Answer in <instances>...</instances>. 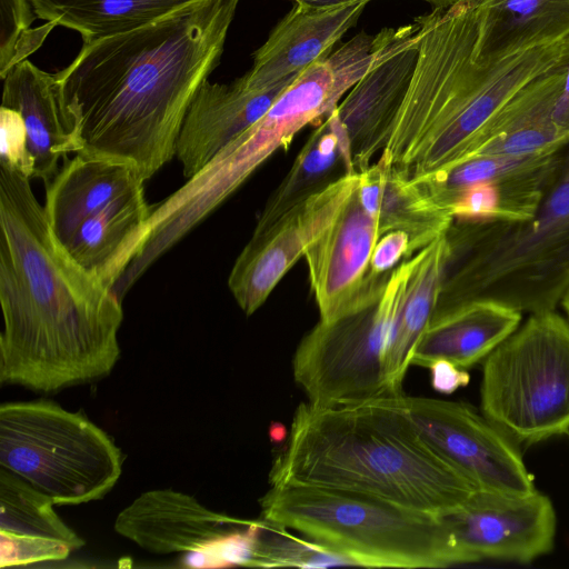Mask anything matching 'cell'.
<instances>
[{"mask_svg": "<svg viewBox=\"0 0 569 569\" xmlns=\"http://www.w3.org/2000/svg\"><path fill=\"white\" fill-rule=\"evenodd\" d=\"M241 0H192L147 24L83 43L57 72L80 151L147 181L176 156L187 110L220 62Z\"/></svg>", "mask_w": 569, "mask_h": 569, "instance_id": "1", "label": "cell"}, {"mask_svg": "<svg viewBox=\"0 0 569 569\" xmlns=\"http://www.w3.org/2000/svg\"><path fill=\"white\" fill-rule=\"evenodd\" d=\"M29 180L0 167V382L48 393L111 372L123 311L58 241Z\"/></svg>", "mask_w": 569, "mask_h": 569, "instance_id": "2", "label": "cell"}, {"mask_svg": "<svg viewBox=\"0 0 569 569\" xmlns=\"http://www.w3.org/2000/svg\"><path fill=\"white\" fill-rule=\"evenodd\" d=\"M418 60L386 147L387 160L416 180L450 169L483 146L495 117L569 49V34L490 63H476L475 0L415 19Z\"/></svg>", "mask_w": 569, "mask_h": 569, "instance_id": "3", "label": "cell"}, {"mask_svg": "<svg viewBox=\"0 0 569 569\" xmlns=\"http://www.w3.org/2000/svg\"><path fill=\"white\" fill-rule=\"evenodd\" d=\"M270 485H306L362 493L437 516L477 488L421 437L397 395L295 411Z\"/></svg>", "mask_w": 569, "mask_h": 569, "instance_id": "4", "label": "cell"}, {"mask_svg": "<svg viewBox=\"0 0 569 569\" xmlns=\"http://www.w3.org/2000/svg\"><path fill=\"white\" fill-rule=\"evenodd\" d=\"M387 40L365 32L305 69L251 127L178 190L151 207L131 267L144 273L307 124L320 123L378 61Z\"/></svg>", "mask_w": 569, "mask_h": 569, "instance_id": "5", "label": "cell"}, {"mask_svg": "<svg viewBox=\"0 0 569 569\" xmlns=\"http://www.w3.org/2000/svg\"><path fill=\"white\" fill-rule=\"evenodd\" d=\"M436 320L476 301L556 310L569 290V142L538 208L520 221L453 219Z\"/></svg>", "mask_w": 569, "mask_h": 569, "instance_id": "6", "label": "cell"}, {"mask_svg": "<svg viewBox=\"0 0 569 569\" xmlns=\"http://www.w3.org/2000/svg\"><path fill=\"white\" fill-rule=\"evenodd\" d=\"M261 519L336 549L357 566L442 568L463 563L441 516L371 496L306 485H271Z\"/></svg>", "mask_w": 569, "mask_h": 569, "instance_id": "7", "label": "cell"}, {"mask_svg": "<svg viewBox=\"0 0 569 569\" xmlns=\"http://www.w3.org/2000/svg\"><path fill=\"white\" fill-rule=\"evenodd\" d=\"M122 460L113 440L81 412L44 399L0 406V467L56 505L103 498L118 482Z\"/></svg>", "mask_w": 569, "mask_h": 569, "instance_id": "8", "label": "cell"}, {"mask_svg": "<svg viewBox=\"0 0 569 569\" xmlns=\"http://www.w3.org/2000/svg\"><path fill=\"white\" fill-rule=\"evenodd\" d=\"M481 412L518 445L569 431V321L531 313L483 360Z\"/></svg>", "mask_w": 569, "mask_h": 569, "instance_id": "9", "label": "cell"}, {"mask_svg": "<svg viewBox=\"0 0 569 569\" xmlns=\"http://www.w3.org/2000/svg\"><path fill=\"white\" fill-rule=\"evenodd\" d=\"M403 261L390 273L380 298L301 339L292 359L296 382L310 405L335 407L390 396L383 357L403 290Z\"/></svg>", "mask_w": 569, "mask_h": 569, "instance_id": "10", "label": "cell"}, {"mask_svg": "<svg viewBox=\"0 0 569 569\" xmlns=\"http://www.w3.org/2000/svg\"><path fill=\"white\" fill-rule=\"evenodd\" d=\"M565 146L527 156H477L415 181L453 219L520 221L538 208Z\"/></svg>", "mask_w": 569, "mask_h": 569, "instance_id": "11", "label": "cell"}, {"mask_svg": "<svg viewBox=\"0 0 569 569\" xmlns=\"http://www.w3.org/2000/svg\"><path fill=\"white\" fill-rule=\"evenodd\" d=\"M397 399L421 437L477 489L536 490L519 445L469 405L403 392Z\"/></svg>", "mask_w": 569, "mask_h": 569, "instance_id": "12", "label": "cell"}, {"mask_svg": "<svg viewBox=\"0 0 569 569\" xmlns=\"http://www.w3.org/2000/svg\"><path fill=\"white\" fill-rule=\"evenodd\" d=\"M441 517L463 563L485 559L529 563L553 548L556 512L551 500L538 490L477 489L462 506Z\"/></svg>", "mask_w": 569, "mask_h": 569, "instance_id": "13", "label": "cell"}, {"mask_svg": "<svg viewBox=\"0 0 569 569\" xmlns=\"http://www.w3.org/2000/svg\"><path fill=\"white\" fill-rule=\"evenodd\" d=\"M359 186V173L347 172L282 216L260 233H252L234 261L228 287L240 309L250 316L330 226Z\"/></svg>", "mask_w": 569, "mask_h": 569, "instance_id": "14", "label": "cell"}, {"mask_svg": "<svg viewBox=\"0 0 569 569\" xmlns=\"http://www.w3.org/2000/svg\"><path fill=\"white\" fill-rule=\"evenodd\" d=\"M378 239L377 223L357 188L303 256L321 321H333L382 296L391 272L377 276L371 270Z\"/></svg>", "mask_w": 569, "mask_h": 569, "instance_id": "15", "label": "cell"}, {"mask_svg": "<svg viewBox=\"0 0 569 569\" xmlns=\"http://www.w3.org/2000/svg\"><path fill=\"white\" fill-rule=\"evenodd\" d=\"M413 30L378 61L337 106L345 128L349 156L360 173L387 144L408 93L418 60V30Z\"/></svg>", "mask_w": 569, "mask_h": 569, "instance_id": "16", "label": "cell"}, {"mask_svg": "<svg viewBox=\"0 0 569 569\" xmlns=\"http://www.w3.org/2000/svg\"><path fill=\"white\" fill-rule=\"evenodd\" d=\"M298 76L270 87H254L243 76L231 83L207 80L194 94L177 138L176 157L183 176H194L256 123Z\"/></svg>", "mask_w": 569, "mask_h": 569, "instance_id": "17", "label": "cell"}, {"mask_svg": "<svg viewBox=\"0 0 569 569\" xmlns=\"http://www.w3.org/2000/svg\"><path fill=\"white\" fill-rule=\"evenodd\" d=\"M172 489L141 493L114 521V530L148 552L169 555L206 548L246 523Z\"/></svg>", "mask_w": 569, "mask_h": 569, "instance_id": "18", "label": "cell"}, {"mask_svg": "<svg viewBox=\"0 0 569 569\" xmlns=\"http://www.w3.org/2000/svg\"><path fill=\"white\" fill-rule=\"evenodd\" d=\"M367 3L356 1L328 9L296 3L254 52L244 79L254 87H270L300 74L332 52L335 44L357 23Z\"/></svg>", "mask_w": 569, "mask_h": 569, "instance_id": "19", "label": "cell"}, {"mask_svg": "<svg viewBox=\"0 0 569 569\" xmlns=\"http://www.w3.org/2000/svg\"><path fill=\"white\" fill-rule=\"evenodd\" d=\"M3 107L23 119L32 178L46 184L58 172L68 153L80 151L77 131L66 111L57 73H49L28 59L13 66L2 78Z\"/></svg>", "mask_w": 569, "mask_h": 569, "instance_id": "20", "label": "cell"}, {"mask_svg": "<svg viewBox=\"0 0 569 569\" xmlns=\"http://www.w3.org/2000/svg\"><path fill=\"white\" fill-rule=\"evenodd\" d=\"M46 184L44 210L62 243L81 221L114 200L143 188L146 180L126 162L77 152Z\"/></svg>", "mask_w": 569, "mask_h": 569, "instance_id": "21", "label": "cell"}, {"mask_svg": "<svg viewBox=\"0 0 569 569\" xmlns=\"http://www.w3.org/2000/svg\"><path fill=\"white\" fill-rule=\"evenodd\" d=\"M358 193L375 219L380 236L403 231L410 239L409 258L447 233L453 217L380 153L359 173Z\"/></svg>", "mask_w": 569, "mask_h": 569, "instance_id": "22", "label": "cell"}, {"mask_svg": "<svg viewBox=\"0 0 569 569\" xmlns=\"http://www.w3.org/2000/svg\"><path fill=\"white\" fill-rule=\"evenodd\" d=\"M150 212L143 187L81 221L61 246L113 290L139 248Z\"/></svg>", "mask_w": 569, "mask_h": 569, "instance_id": "23", "label": "cell"}, {"mask_svg": "<svg viewBox=\"0 0 569 569\" xmlns=\"http://www.w3.org/2000/svg\"><path fill=\"white\" fill-rule=\"evenodd\" d=\"M522 313L492 301H476L430 321L411 365L429 368L440 359L469 369L485 360L520 326Z\"/></svg>", "mask_w": 569, "mask_h": 569, "instance_id": "24", "label": "cell"}, {"mask_svg": "<svg viewBox=\"0 0 569 569\" xmlns=\"http://www.w3.org/2000/svg\"><path fill=\"white\" fill-rule=\"evenodd\" d=\"M476 63H490L569 34V0H475Z\"/></svg>", "mask_w": 569, "mask_h": 569, "instance_id": "25", "label": "cell"}, {"mask_svg": "<svg viewBox=\"0 0 569 569\" xmlns=\"http://www.w3.org/2000/svg\"><path fill=\"white\" fill-rule=\"evenodd\" d=\"M447 258L446 234L403 260V290L390 329L383 368L391 395L402 392V381L416 346L429 326Z\"/></svg>", "mask_w": 569, "mask_h": 569, "instance_id": "26", "label": "cell"}, {"mask_svg": "<svg viewBox=\"0 0 569 569\" xmlns=\"http://www.w3.org/2000/svg\"><path fill=\"white\" fill-rule=\"evenodd\" d=\"M357 172L349 156L345 128L336 109L312 131L289 172L266 202L253 230L260 233L282 216L340 178Z\"/></svg>", "mask_w": 569, "mask_h": 569, "instance_id": "27", "label": "cell"}, {"mask_svg": "<svg viewBox=\"0 0 569 569\" xmlns=\"http://www.w3.org/2000/svg\"><path fill=\"white\" fill-rule=\"evenodd\" d=\"M192 0H29L37 18L79 32L83 43L147 24Z\"/></svg>", "mask_w": 569, "mask_h": 569, "instance_id": "28", "label": "cell"}, {"mask_svg": "<svg viewBox=\"0 0 569 569\" xmlns=\"http://www.w3.org/2000/svg\"><path fill=\"white\" fill-rule=\"evenodd\" d=\"M54 501L10 470L0 468V530L63 541L72 550L84 541L53 509Z\"/></svg>", "mask_w": 569, "mask_h": 569, "instance_id": "29", "label": "cell"}, {"mask_svg": "<svg viewBox=\"0 0 569 569\" xmlns=\"http://www.w3.org/2000/svg\"><path fill=\"white\" fill-rule=\"evenodd\" d=\"M259 531L252 567H299L328 568L357 566L356 562L336 549L298 538L290 529L263 519Z\"/></svg>", "mask_w": 569, "mask_h": 569, "instance_id": "30", "label": "cell"}, {"mask_svg": "<svg viewBox=\"0 0 569 569\" xmlns=\"http://www.w3.org/2000/svg\"><path fill=\"white\" fill-rule=\"evenodd\" d=\"M0 73L3 78L13 66L27 60L42 44L56 24L46 22L32 29L36 14L29 0H0Z\"/></svg>", "mask_w": 569, "mask_h": 569, "instance_id": "31", "label": "cell"}, {"mask_svg": "<svg viewBox=\"0 0 569 569\" xmlns=\"http://www.w3.org/2000/svg\"><path fill=\"white\" fill-rule=\"evenodd\" d=\"M261 520L247 521L209 546L186 552L181 559L188 568L252 567Z\"/></svg>", "mask_w": 569, "mask_h": 569, "instance_id": "32", "label": "cell"}, {"mask_svg": "<svg viewBox=\"0 0 569 569\" xmlns=\"http://www.w3.org/2000/svg\"><path fill=\"white\" fill-rule=\"evenodd\" d=\"M72 548L60 540L0 530V567L66 559Z\"/></svg>", "mask_w": 569, "mask_h": 569, "instance_id": "33", "label": "cell"}, {"mask_svg": "<svg viewBox=\"0 0 569 569\" xmlns=\"http://www.w3.org/2000/svg\"><path fill=\"white\" fill-rule=\"evenodd\" d=\"M0 136V167L31 179L32 162L28 151L27 132L18 111L1 106Z\"/></svg>", "mask_w": 569, "mask_h": 569, "instance_id": "34", "label": "cell"}, {"mask_svg": "<svg viewBox=\"0 0 569 569\" xmlns=\"http://www.w3.org/2000/svg\"><path fill=\"white\" fill-rule=\"evenodd\" d=\"M410 239L403 231H389L378 239L370 260L377 276L390 273L401 261L409 258Z\"/></svg>", "mask_w": 569, "mask_h": 569, "instance_id": "35", "label": "cell"}, {"mask_svg": "<svg viewBox=\"0 0 569 569\" xmlns=\"http://www.w3.org/2000/svg\"><path fill=\"white\" fill-rule=\"evenodd\" d=\"M429 369L431 371V386L440 393H453L470 381V376L466 369L448 360H437L429 366Z\"/></svg>", "mask_w": 569, "mask_h": 569, "instance_id": "36", "label": "cell"}, {"mask_svg": "<svg viewBox=\"0 0 569 569\" xmlns=\"http://www.w3.org/2000/svg\"><path fill=\"white\" fill-rule=\"evenodd\" d=\"M551 118L553 124L569 138V52L566 73L553 104Z\"/></svg>", "mask_w": 569, "mask_h": 569, "instance_id": "37", "label": "cell"}, {"mask_svg": "<svg viewBox=\"0 0 569 569\" xmlns=\"http://www.w3.org/2000/svg\"><path fill=\"white\" fill-rule=\"evenodd\" d=\"M356 1H371V0H295V2L302 7L316 8V9H328L339 7L346 3Z\"/></svg>", "mask_w": 569, "mask_h": 569, "instance_id": "38", "label": "cell"}, {"mask_svg": "<svg viewBox=\"0 0 569 569\" xmlns=\"http://www.w3.org/2000/svg\"><path fill=\"white\" fill-rule=\"evenodd\" d=\"M428 3H430L431 6H433V8H437V9H445V8H448L459 1H462V0H423Z\"/></svg>", "mask_w": 569, "mask_h": 569, "instance_id": "39", "label": "cell"}, {"mask_svg": "<svg viewBox=\"0 0 569 569\" xmlns=\"http://www.w3.org/2000/svg\"><path fill=\"white\" fill-rule=\"evenodd\" d=\"M560 306L562 307V309H563V311L566 313V318L569 321V290L565 295Z\"/></svg>", "mask_w": 569, "mask_h": 569, "instance_id": "40", "label": "cell"}]
</instances>
